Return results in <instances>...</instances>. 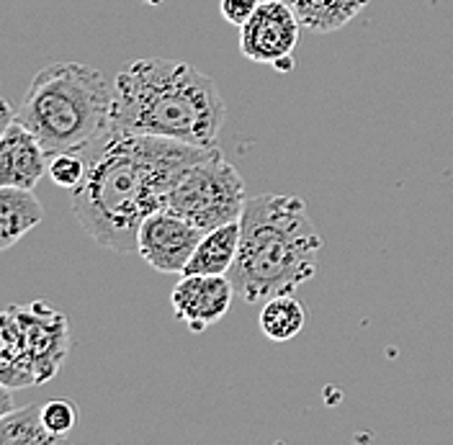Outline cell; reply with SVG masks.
Segmentation results:
<instances>
[{"label": "cell", "instance_id": "obj_7", "mask_svg": "<svg viewBox=\"0 0 453 445\" xmlns=\"http://www.w3.org/2000/svg\"><path fill=\"white\" fill-rule=\"evenodd\" d=\"M302 21L288 0H260L250 21L240 28V52L250 62L271 65L276 73L294 70Z\"/></svg>", "mask_w": 453, "mask_h": 445}, {"label": "cell", "instance_id": "obj_3", "mask_svg": "<svg viewBox=\"0 0 453 445\" xmlns=\"http://www.w3.org/2000/svg\"><path fill=\"white\" fill-rule=\"evenodd\" d=\"M240 226V250L226 276L242 302L260 304L294 294L317 276L322 237L299 196L248 198Z\"/></svg>", "mask_w": 453, "mask_h": 445}, {"label": "cell", "instance_id": "obj_14", "mask_svg": "<svg viewBox=\"0 0 453 445\" xmlns=\"http://www.w3.org/2000/svg\"><path fill=\"white\" fill-rule=\"evenodd\" d=\"M257 322H260V333L271 342H288L304 330L307 311L291 294H283V296H273L263 302Z\"/></svg>", "mask_w": 453, "mask_h": 445}, {"label": "cell", "instance_id": "obj_10", "mask_svg": "<svg viewBox=\"0 0 453 445\" xmlns=\"http://www.w3.org/2000/svg\"><path fill=\"white\" fill-rule=\"evenodd\" d=\"M47 150L36 134L16 116L5 129L0 142V186L13 188H36L44 173H50Z\"/></svg>", "mask_w": 453, "mask_h": 445}, {"label": "cell", "instance_id": "obj_18", "mask_svg": "<svg viewBox=\"0 0 453 445\" xmlns=\"http://www.w3.org/2000/svg\"><path fill=\"white\" fill-rule=\"evenodd\" d=\"M257 5H260V0H222L219 11H222V19L226 24L242 28L257 11Z\"/></svg>", "mask_w": 453, "mask_h": 445}, {"label": "cell", "instance_id": "obj_11", "mask_svg": "<svg viewBox=\"0 0 453 445\" xmlns=\"http://www.w3.org/2000/svg\"><path fill=\"white\" fill-rule=\"evenodd\" d=\"M240 219L237 222L222 224L214 226L209 232H203L198 248L191 255L186 273H203V276H226L237 260V250H240Z\"/></svg>", "mask_w": 453, "mask_h": 445}, {"label": "cell", "instance_id": "obj_15", "mask_svg": "<svg viewBox=\"0 0 453 445\" xmlns=\"http://www.w3.org/2000/svg\"><path fill=\"white\" fill-rule=\"evenodd\" d=\"M0 443L3 445H57L65 443L52 435L42 422V404H28L5 418H0Z\"/></svg>", "mask_w": 453, "mask_h": 445}, {"label": "cell", "instance_id": "obj_5", "mask_svg": "<svg viewBox=\"0 0 453 445\" xmlns=\"http://www.w3.org/2000/svg\"><path fill=\"white\" fill-rule=\"evenodd\" d=\"M70 353V325L47 302L8 306L0 317V384L42 387L55 379Z\"/></svg>", "mask_w": 453, "mask_h": 445}, {"label": "cell", "instance_id": "obj_2", "mask_svg": "<svg viewBox=\"0 0 453 445\" xmlns=\"http://www.w3.org/2000/svg\"><path fill=\"white\" fill-rule=\"evenodd\" d=\"M225 119L219 85L188 62L144 57L113 81V127L119 129L217 147Z\"/></svg>", "mask_w": 453, "mask_h": 445}, {"label": "cell", "instance_id": "obj_9", "mask_svg": "<svg viewBox=\"0 0 453 445\" xmlns=\"http://www.w3.org/2000/svg\"><path fill=\"white\" fill-rule=\"evenodd\" d=\"M234 286L229 276H203V273H186L175 283L170 294L173 314L191 330L203 333L214 327L232 306Z\"/></svg>", "mask_w": 453, "mask_h": 445}, {"label": "cell", "instance_id": "obj_16", "mask_svg": "<svg viewBox=\"0 0 453 445\" xmlns=\"http://www.w3.org/2000/svg\"><path fill=\"white\" fill-rule=\"evenodd\" d=\"M42 422L52 435L67 441V435L78 425V410L70 399H52V402L42 404Z\"/></svg>", "mask_w": 453, "mask_h": 445}, {"label": "cell", "instance_id": "obj_1", "mask_svg": "<svg viewBox=\"0 0 453 445\" xmlns=\"http://www.w3.org/2000/svg\"><path fill=\"white\" fill-rule=\"evenodd\" d=\"M209 147L134 134L113 127L83 147L85 175L73 191V211L83 232L101 248L137 252L142 222L168 206L183 170Z\"/></svg>", "mask_w": 453, "mask_h": 445}, {"label": "cell", "instance_id": "obj_6", "mask_svg": "<svg viewBox=\"0 0 453 445\" xmlns=\"http://www.w3.org/2000/svg\"><path fill=\"white\" fill-rule=\"evenodd\" d=\"M245 203L248 196L242 175L232 163H226L217 147H209L203 157L183 170L170 191L165 209L209 232L214 226L237 222L245 211Z\"/></svg>", "mask_w": 453, "mask_h": 445}, {"label": "cell", "instance_id": "obj_13", "mask_svg": "<svg viewBox=\"0 0 453 445\" xmlns=\"http://www.w3.org/2000/svg\"><path fill=\"white\" fill-rule=\"evenodd\" d=\"M302 21V27L314 34H333L348 27L368 0H288Z\"/></svg>", "mask_w": 453, "mask_h": 445}, {"label": "cell", "instance_id": "obj_17", "mask_svg": "<svg viewBox=\"0 0 453 445\" xmlns=\"http://www.w3.org/2000/svg\"><path fill=\"white\" fill-rule=\"evenodd\" d=\"M85 175L83 152H59L50 160V178L55 180V186L75 191L81 186Z\"/></svg>", "mask_w": 453, "mask_h": 445}, {"label": "cell", "instance_id": "obj_8", "mask_svg": "<svg viewBox=\"0 0 453 445\" xmlns=\"http://www.w3.org/2000/svg\"><path fill=\"white\" fill-rule=\"evenodd\" d=\"M201 237H203L201 226L170 209H160L142 222L137 255L160 273L183 276Z\"/></svg>", "mask_w": 453, "mask_h": 445}, {"label": "cell", "instance_id": "obj_12", "mask_svg": "<svg viewBox=\"0 0 453 445\" xmlns=\"http://www.w3.org/2000/svg\"><path fill=\"white\" fill-rule=\"evenodd\" d=\"M44 219V206L31 188L0 186V250L16 245Z\"/></svg>", "mask_w": 453, "mask_h": 445}, {"label": "cell", "instance_id": "obj_4", "mask_svg": "<svg viewBox=\"0 0 453 445\" xmlns=\"http://www.w3.org/2000/svg\"><path fill=\"white\" fill-rule=\"evenodd\" d=\"M16 116L47 155L81 152L113 124V83L81 62H55L34 75Z\"/></svg>", "mask_w": 453, "mask_h": 445}, {"label": "cell", "instance_id": "obj_19", "mask_svg": "<svg viewBox=\"0 0 453 445\" xmlns=\"http://www.w3.org/2000/svg\"><path fill=\"white\" fill-rule=\"evenodd\" d=\"M11 387H5V384H0V418H5V415H11V412H16V404H13V396H11Z\"/></svg>", "mask_w": 453, "mask_h": 445}]
</instances>
